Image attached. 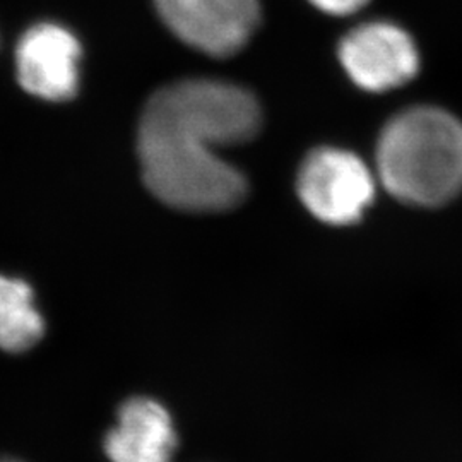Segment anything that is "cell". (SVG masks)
<instances>
[{
  "mask_svg": "<svg viewBox=\"0 0 462 462\" xmlns=\"http://www.w3.org/2000/svg\"><path fill=\"white\" fill-rule=\"evenodd\" d=\"M263 125L257 98L238 86L185 79L148 99L137 154L149 192L187 213H221L247 196V180L217 149L247 143Z\"/></svg>",
  "mask_w": 462,
  "mask_h": 462,
  "instance_id": "obj_1",
  "label": "cell"
},
{
  "mask_svg": "<svg viewBox=\"0 0 462 462\" xmlns=\"http://www.w3.org/2000/svg\"><path fill=\"white\" fill-rule=\"evenodd\" d=\"M375 173L383 189L414 208H439L462 190V122L437 106H411L382 129Z\"/></svg>",
  "mask_w": 462,
  "mask_h": 462,
  "instance_id": "obj_2",
  "label": "cell"
},
{
  "mask_svg": "<svg viewBox=\"0 0 462 462\" xmlns=\"http://www.w3.org/2000/svg\"><path fill=\"white\" fill-rule=\"evenodd\" d=\"M377 173L346 149L319 148L300 166L298 198L319 221L345 226L358 223L377 194Z\"/></svg>",
  "mask_w": 462,
  "mask_h": 462,
  "instance_id": "obj_3",
  "label": "cell"
},
{
  "mask_svg": "<svg viewBox=\"0 0 462 462\" xmlns=\"http://www.w3.org/2000/svg\"><path fill=\"white\" fill-rule=\"evenodd\" d=\"M154 7L185 45L217 59L244 49L261 21L259 0H154Z\"/></svg>",
  "mask_w": 462,
  "mask_h": 462,
  "instance_id": "obj_4",
  "label": "cell"
},
{
  "mask_svg": "<svg viewBox=\"0 0 462 462\" xmlns=\"http://www.w3.org/2000/svg\"><path fill=\"white\" fill-rule=\"evenodd\" d=\"M339 62L366 93H387L420 72V51L411 34L391 21H368L341 40Z\"/></svg>",
  "mask_w": 462,
  "mask_h": 462,
  "instance_id": "obj_5",
  "label": "cell"
},
{
  "mask_svg": "<svg viewBox=\"0 0 462 462\" xmlns=\"http://www.w3.org/2000/svg\"><path fill=\"white\" fill-rule=\"evenodd\" d=\"M79 60L78 38L59 24L42 23L30 28L17 43V81L38 98L70 99L79 84Z\"/></svg>",
  "mask_w": 462,
  "mask_h": 462,
  "instance_id": "obj_6",
  "label": "cell"
},
{
  "mask_svg": "<svg viewBox=\"0 0 462 462\" xmlns=\"http://www.w3.org/2000/svg\"><path fill=\"white\" fill-rule=\"evenodd\" d=\"M177 430L165 406L149 397L122 404L114 429L106 433L110 462H173Z\"/></svg>",
  "mask_w": 462,
  "mask_h": 462,
  "instance_id": "obj_7",
  "label": "cell"
},
{
  "mask_svg": "<svg viewBox=\"0 0 462 462\" xmlns=\"http://www.w3.org/2000/svg\"><path fill=\"white\" fill-rule=\"evenodd\" d=\"M45 334V322L34 309L33 291L21 280L0 276V349L23 353Z\"/></svg>",
  "mask_w": 462,
  "mask_h": 462,
  "instance_id": "obj_8",
  "label": "cell"
},
{
  "mask_svg": "<svg viewBox=\"0 0 462 462\" xmlns=\"http://www.w3.org/2000/svg\"><path fill=\"white\" fill-rule=\"evenodd\" d=\"M319 11L329 16L345 17L362 11L370 0H309Z\"/></svg>",
  "mask_w": 462,
  "mask_h": 462,
  "instance_id": "obj_9",
  "label": "cell"
},
{
  "mask_svg": "<svg viewBox=\"0 0 462 462\" xmlns=\"http://www.w3.org/2000/svg\"><path fill=\"white\" fill-rule=\"evenodd\" d=\"M0 462H23L19 461V459H2Z\"/></svg>",
  "mask_w": 462,
  "mask_h": 462,
  "instance_id": "obj_10",
  "label": "cell"
}]
</instances>
